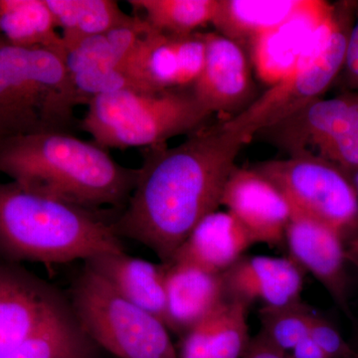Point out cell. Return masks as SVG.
<instances>
[{
  "mask_svg": "<svg viewBox=\"0 0 358 358\" xmlns=\"http://www.w3.org/2000/svg\"><path fill=\"white\" fill-rule=\"evenodd\" d=\"M221 205L243 225L254 243L268 247L285 244L291 205L255 169L235 166L224 185Z\"/></svg>",
  "mask_w": 358,
  "mask_h": 358,
  "instance_id": "7c38bea8",
  "label": "cell"
},
{
  "mask_svg": "<svg viewBox=\"0 0 358 358\" xmlns=\"http://www.w3.org/2000/svg\"><path fill=\"white\" fill-rule=\"evenodd\" d=\"M81 128L106 150L152 148L192 134L210 117L192 88L124 89L90 101Z\"/></svg>",
  "mask_w": 358,
  "mask_h": 358,
  "instance_id": "5b68a950",
  "label": "cell"
},
{
  "mask_svg": "<svg viewBox=\"0 0 358 358\" xmlns=\"http://www.w3.org/2000/svg\"><path fill=\"white\" fill-rule=\"evenodd\" d=\"M166 265V327L179 338L224 300L221 274L192 264Z\"/></svg>",
  "mask_w": 358,
  "mask_h": 358,
  "instance_id": "ac0fdd59",
  "label": "cell"
},
{
  "mask_svg": "<svg viewBox=\"0 0 358 358\" xmlns=\"http://www.w3.org/2000/svg\"><path fill=\"white\" fill-rule=\"evenodd\" d=\"M252 245H255L253 239L230 212L216 210L195 226L171 262L192 264L220 275L242 258Z\"/></svg>",
  "mask_w": 358,
  "mask_h": 358,
  "instance_id": "d6986e66",
  "label": "cell"
},
{
  "mask_svg": "<svg viewBox=\"0 0 358 358\" xmlns=\"http://www.w3.org/2000/svg\"><path fill=\"white\" fill-rule=\"evenodd\" d=\"M64 45L103 34L133 18L115 0H45Z\"/></svg>",
  "mask_w": 358,
  "mask_h": 358,
  "instance_id": "cb8c5ba5",
  "label": "cell"
},
{
  "mask_svg": "<svg viewBox=\"0 0 358 358\" xmlns=\"http://www.w3.org/2000/svg\"><path fill=\"white\" fill-rule=\"evenodd\" d=\"M129 3L157 31L186 35L212 24L217 0H129Z\"/></svg>",
  "mask_w": 358,
  "mask_h": 358,
  "instance_id": "484cf974",
  "label": "cell"
},
{
  "mask_svg": "<svg viewBox=\"0 0 358 358\" xmlns=\"http://www.w3.org/2000/svg\"><path fill=\"white\" fill-rule=\"evenodd\" d=\"M334 9V3L308 0L293 17L253 40L249 49L259 79L268 88L284 79L298 64Z\"/></svg>",
  "mask_w": 358,
  "mask_h": 358,
  "instance_id": "5bb4252c",
  "label": "cell"
},
{
  "mask_svg": "<svg viewBox=\"0 0 358 358\" xmlns=\"http://www.w3.org/2000/svg\"><path fill=\"white\" fill-rule=\"evenodd\" d=\"M0 40L8 46L65 55V45L45 0H0Z\"/></svg>",
  "mask_w": 358,
  "mask_h": 358,
  "instance_id": "7402d4cb",
  "label": "cell"
},
{
  "mask_svg": "<svg viewBox=\"0 0 358 358\" xmlns=\"http://www.w3.org/2000/svg\"><path fill=\"white\" fill-rule=\"evenodd\" d=\"M353 181H355V188H357L358 194V171L357 173H355V178H353Z\"/></svg>",
  "mask_w": 358,
  "mask_h": 358,
  "instance_id": "d6a6232c",
  "label": "cell"
},
{
  "mask_svg": "<svg viewBox=\"0 0 358 358\" xmlns=\"http://www.w3.org/2000/svg\"><path fill=\"white\" fill-rule=\"evenodd\" d=\"M64 61L79 105L120 90L138 89L106 33L66 45Z\"/></svg>",
  "mask_w": 358,
  "mask_h": 358,
  "instance_id": "2e32d148",
  "label": "cell"
},
{
  "mask_svg": "<svg viewBox=\"0 0 358 358\" xmlns=\"http://www.w3.org/2000/svg\"><path fill=\"white\" fill-rule=\"evenodd\" d=\"M136 88L150 92L178 88V66L171 35L148 24L126 64Z\"/></svg>",
  "mask_w": 358,
  "mask_h": 358,
  "instance_id": "603a6c76",
  "label": "cell"
},
{
  "mask_svg": "<svg viewBox=\"0 0 358 358\" xmlns=\"http://www.w3.org/2000/svg\"><path fill=\"white\" fill-rule=\"evenodd\" d=\"M343 73L350 91L358 92V1L355 6V17L348 37Z\"/></svg>",
  "mask_w": 358,
  "mask_h": 358,
  "instance_id": "f546056e",
  "label": "cell"
},
{
  "mask_svg": "<svg viewBox=\"0 0 358 358\" xmlns=\"http://www.w3.org/2000/svg\"><path fill=\"white\" fill-rule=\"evenodd\" d=\"M258 134L289 155H317L355 178L358 171V92L317 99Z\"/></svg>",
  "mask_w": 358,
  "mask_h": 358,
  "instance_id": "9c48e42d",
  "label": "cell"
},
{
  "mask_svg": "<svg viewBox=\"0 0 358 358\" xmlns=\"http://www.w3.org/2000/svg\"><path fill=\"white\" fill-rule=\"evenodd\" d=\"M313 310L303 301L284 307H263L259 310L260 333L285 355L308 338Z\"/></svg>",
  "mask_w": 358,
  "mask_h": 358,
  "instance_id": "4316f807",
  "label": "cell"
},
{
  "mask_svg": "<svg viewBox=\"0 0 358 358\" xmlns=\"http://www.w3.org/2000/svg\"><path fill=\"white\" fill-rule=\"evenodd\" d=\"M249 306L226 300L179 339L178 358H242L251 336Z\"/></svg>",
  "mask_w": 358,
  "mask_h": 358,
  "instance_id": "ffe728a7",
  "label": "cell"
},
{
  "mask_svg": "<svg viewBox=\"0 0 358 358\" xmlns=\"http://www.w3.org/2000/svg\"><path fill=\"white\" fill-rule=\"evenodd\" d=\"M357 1L334 3V13L320 27L298 64L235 117L221 122L228 131L250 141L303 109L331 86L345 66L348 37Z\"/></svg>",
  "mask_w": 358,
  "mask_h": 358,
  "instance_id": "8992f818",
  "label": "cell"
},
{
  "mask_svg": "<svg viewBox=\"0 0 358 358\" xmlns=\"http://www.w3.org/2000/svg\"><path fill=\"white\" fill-rule=\"evenodd\" d=\"M99 355L100 348L73 313L39 329L0 358H99Z\"/></svg>",
  "mask_w": 358,
  "mask_h": 358,
  "instance_id": "d4e9b609",
  "label": "cell"
},
{
  "mask_svg": "<svg viewBox=\"0 0 358 358\" xmlns=\"http://www.w3.org/2000/svg\"><path fill=\"white\" fill-rule=\"evenodd\" d=\"M242 358H287L284 352L271 345L265 336L259 331L254 338H251L248 348Z\"/></svg>",
  "mask_w": 358,
  "mask_h": 358,
  "instance_id": "4dcf8cb0",
  "label": "cell"
},
{
  "mask_svg": "<svg viewBox=\"0 0 358 358\" xmlns=\"http://www.w3.org/2000/svg\"><path fill=\"white\" fill-rule=\"evenodd\" d=\"M117 294L166 326V265L129 256L107 253L85 261Z\"/></svg>",
  "mask_w": 358,
  "mask_h": 358,
  "instance_id": "e0dca14e",
  "label": "cell"
},
{
  "mask_svg": "<svg viewBox=\"0 0 358 358\" xmlns=\"http://www.w3.org/2000/svg\"><path fill=\"white\" fill-rule=\"evenodd\" d=\"M68 296L78 322L100 350L117 358H178L166 324L90 268L75 278Z\"/></svg>",
  "mask_w": 358,
  "mask_h": 358,
  "instance_id": "52a82bcc",
  "label": "cell"
},
{
  "mask_svg": "<svg viewBox=\"0 0 358 358\" xmlns=\"http://www.w3.org/2000/svg\"><path fill=\"white\" fill-rule=\"evenodd\" d=\"M0 173L25 189L95 212L126 207L138 169L121 166L96 143L50 131L0 141Z\"/></svg>",
  "mask_w": 358,
  "mask_h": 358,
  "instance_id": "7a4b0ae2",
  "label": "cell"
},
{
  "mask_svg": "<svg viewBox=\"0 0 358 358\" xmlns=\"http://www.w3.org/2000/svg\"><path fill=\"white\" fill-rule=\"evenodd\" d=\"M249 141L222 124L201 127L176 147L143 150L136 186L113 227L120 238L145 245L160 263L221 205L224 185Z\"/></svg>",
  "mask_w": 358,
  "mask_h": 358,
  "instance_id": "6da1fadb",
  "label": "cell"
},
{
  "mask_svg": "<svg viewBox=\"0 0 358 358\" xmlns=\"http://www.w3.org/2000/svg\"><path fill=\"white\" fill-rule=\"evenodd\" d=\"M289 258L324 287L334 303L352 319L348 263L350 250L343 238L326 224L292 210L285 235Z\"/></svg>",
  "mask_w": 358,
  "mask_h": 358,
  "instance_id": "8fae6325",
  "label": "cell"
},
{
  "mask_svg": "<svg viewBox=\"0 0 358 358\" xmlns=\"http://www.w3.org/2000/svg\"><path fill=\"white\" fill-rule=\"evenodd\" d=\"M77 106L63 54L8 45L0 49V141L68 133Z\"/></svg>",
  "mask_w": 358,
  "mask_h": 358,
  "instance_id": "277c9868",
  "label": "cell"
},
{
  "mask_svg": "<svg viewBox=\"0 0 358 358\" xmlns=\"http://www.w3.org/2000/svg\"><path fill=\"white\" fill-rule=\"evenodd\" d=\"M287 358H329L326 353L315 345L310 338L303 339L291 352L287 353Z\"/></svg>",
  "mask_w": 358,
  "mask_h": 358,
  "instance_id": "1f68e13d",
  "label": "cell"
},
{
  "mask_svg": "<svg viewBox=\"0 0 358 358\" xmlns=\"http://www.w3.org/2000/svg\"><path fill=\"white\" fill-rule=\"evenodd\" d=\"M308 0H217L212 25L242 48L286 22Z\"/></svg>",
  "mask_w": 358,
  "mask_h": 358,
  "instance_id": "44dd1931",
  "label": "cell"
},
{
  "mask_svg": "<svg viewBox=\"0 0 358 358\" xmlns=\"http://www.w3.org/2000/svg\"><path fill=\"white\" fill-rule=\"evenodd\" d=\"M253 169L282 193L292 210L326 224L346 245L358 243L357 188L352 176L341 167L303 152L267 160Z\"/></svg>",
  "mask_w": 358,
  "mask_h": 358,
  "instance_id": "ba28073f",
  "label": "cell"
},
{
  "mask_svg": "<svg viewBox=\"0 0 358 358\" xmlns=\"http://www.w3.org/2000/svg\"><path fill=\"white\" fill-rule=\"evenodd\" d=\"M71 315L67 294L20 264L0 262V355Z\"/></svg>",
  "mask_w": 358,
  "mask_h": 358,
  "instance_id": "30bf717a",
  "label": "cell"
},
{
  "mask_svg": "<svg viewBox=\"0 0 358 358\" xmlns=\"http://www.w3.org/2000/svg\"><path fill=\"white\" fill-rule=\"evenodd\" d=\"M124 252L113 223L67 202L0 182V257L44 265Z\"/></svg>",
  "mask_w": 358,
  "mask_h": 358,
  "instance_id": "3957f363",
  "label": "cell"
},
{
  "mask_svg": "<svg viewBox=\"0 0 358 358\" xmlns=\"http://www.w3.org/2000/svg\"><path fill=\"white\" fill-rule=\"evenodd\" d=\"M204 36L206 59L192 88L211 115H231V119L253 102L249 60L245 49L232 40L217 32H204Z\"/></svg>",
  "mask_w": 358,
  "mask_h": 358,
  "instance_id": "4fadbf2b",
  "label": "cell"
},
{
  "mask_svg": "<svg viewBox=\"0 0 358 358\" xmlns=\"http://www.w3.org/2000/svg\"><path fill=\"white\" fill-rule=\"evenodd\" d=\"M4 45H6V44H4L3 42H2L1 40H0V49H1L2 47L4 46Z\"/></svg>",
  "mask_w": 358,
  "mask_h": 358,
  "instance_id": "836d02e7",
  "label": "cell"
},
{
  "mask_svg": "<svg viewBox=\"0 0 358 358\" xmlns=\"http://www.w3.org/2000/svg\"><path fill=\"white\" fill-rule=\"evenodd\" d=\"M303 270L289 257L246 256L221 274L224 298L249 307L262 301L278 308L301 301Z\"/></svg>",
  "mask_w": 358,
  "mask_h": 358,
  "instance_id": "9a60e30c",
  "label": "cell"
},
{
  "mask_svg": "<svg viewBox=\"0 0 358 358\" xmlns=\"http://www.w3.org/2000/svg\"><path fill=\"white\" fill-rule=\"evenodd\" d=\"M308 338L329 358H358V352L346 343L338 329L326 317L313 310Z\"/></svg>",
  "mask_w": 358,
  "mask_h": 358,
  "instance_id": "f1b7e54d",
  "label": "cell"
},
{
  "mask_svg": "<svg viewBox=\"0 0 358 358\" xmlns=\"http://www.w3.org/2000/svg\"><path fill=\"white\" fill-rule=\"evenodd\" d=\"M171 37L178 58V88H192L201 74L206 59L204 32Z\"/></svg>",
  "mask_w": 358,
  "mask_h": 358,
  "instance_id": "83f0119b",
  "label": "cell"
}]
</instances>
